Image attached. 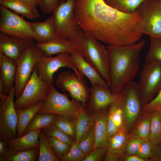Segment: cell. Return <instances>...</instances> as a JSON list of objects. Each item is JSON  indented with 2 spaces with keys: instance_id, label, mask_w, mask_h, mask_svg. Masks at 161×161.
Masks as SVG:
<instances>
[{
  "instance_id": "cell-1",
  "label": "cell",
  "mask_w": 161,
  "mask_h": 161,
  "mask_svg": "<svg viewBox=\"0 0 161 161\" xmlns=\"http://www.w3.org/2000/svg\"><path fill=\"white\" fill-rule=\"evenodd\" d=\"M74 13L82 30L107 45L134 44L142 35L136 31L141 19L136 11L120 12L108 5L104 0H75Z\"/></svg>"
},
{
  "instance_id": "cell-2",
  "label": "cell",
  "mask_w": 161,
  "mask_h": 161,
  "mask_svg": "<svg viewBox=\"0 0 161 161\" xmlns=\"http://www.w3.org/2000/svg\"><path fill=\"white\" fill-rule=\"evenodd\" d=\"M138 42L120 46L107 45L110 72V88L112 93H119L128 83L132 81L140 68V54L145 44Z\"/></svg>"
},
{
  "instance_id": "cell-3",
  "label": "cell",
  "mask_w": 161,
  "mask_h": 161,
  "mask_svg": "<svg viewBox=\"0 0 161 161\" xmlns=\"http://www.w3.org/2000/svg\"><path fill=\"white\" fill-rule=\"evenodd\" d=\"M70 40L73 47L81 53L110 87L109 61L107 47L88 33L82 30L77 37Z\"/></svg>"
},
{
  "instance_id": "cell-4",
  "label": "cell",
  "mask_w": 161,
  "mask_h": 161,
  "mask_svg": "<svg viewBox=\"0 0 161 161\" xmlns=\"http://www.w3.org/2000/svg\"><path fill=\"white\" fill-rule=\"evenodd\" d=\"M83 107L79 101L75 99L71 100L66 93L62 94L58 91L53 83L50 85V92L47 99L44 102L37 114H53L75 121Z\"/></svg>"
},
{
  "instance_id": "cell-5",
  "label": "cell",
  "mask_w": 161,
  "mask_h": 161,
  "mask_svg": "<svg viewBox=\"0 0 161 161\" xmlns=\"http://www.w3.org/2000/svg\"><path fill=\"white\" fill-rule=\"evenodd\" d=\"M136 11L141 18L136 32L161 39V0H145Z\"/></svg>"
},
{
  "instance_id": "cell-6",
  "label": "cell",
  "mask_w": 161,
  "mask_h": 161,
  "mask_svg": "<svg viewBox=\"0 0 161 161\" xmlns=\"http://www.w3.org/2000/svg\"><path fill=\"white\" fill-rule=\"evenodd\" d=\"M75 0H61L53 11L58 37L72 40L79 35L82 30L74 13Z\"/></svg>"
},
{
  "instance_id": "cell-7",
  "label": "cell",
  "mask_w": 161,
  "mask_h": 161,
  "mask_svg": "<svg viewBox=\"0 0 161 161\" xmlns=\"http://www.w3.org/2000/svg\"><path fill=\"white\" fill-rule=\"evenodd\" d=\"M143 106L151 100L161 89V62H146L140 74L138 83Z\"/></svg>"
},
{
  "instance_id": "cell-8",
  "label": "cell",
  "mask_w": 161,
  "mask_h": 161,
  "mask_svg": "<svg viewBox=\"0 0 161 161\" xmlns=\"http://www.w3.org/2000/svg\"><path fill=\"white\" fill-rule=\"evenodd\" d=\"M51 84L39 76L35 66L21 94L14 102L15 108L24 109L46 101L49 93Z\"/></svg>"
},
{
  "instance_id": "cell-9",
  "label": "cell",
  "mask_w": 161,
  "mask_h": 161,
  "mask_svg": "<svg viewBox=\"0 0 161 161\" xmlns=\"http://www.w3.org/2000/svg\"><path fill=\"white\" fill-rule=\"evenodd\" d=\"M35 43L30 45L16 61L17 68L14 87L16 99L21 94L39 59L44 55Z\"/></svg>"
},
{
  "instance_id": "cell-10",
  "label": "cell",
  "mask_w": 161,
  "mask_h": 161,
  "mask_svg": "<svg viewBox=\"0 0 161 161\" xmlns=\"http://www.w3.org/2000/svg\"><path fill=\"white\" fill-rule=\"evenodd\" d=\"M14 86L8 95L0 96V139L8 141L17 137L18 117L15 107Z\"/></svg>"
},
{
  "instance_id": "cell-11",
  "label": "cell",
  "mask_w": 161,
  "mask_h": 161,
  "mask_svg": "<svg viewBox=\"0 0 161 161\" xmlns=\"http://www.w3.org/2000/svg\"><path fill=\"white\" fill-rule=\"evenodd\" d=\"M54 83L63 91L68 92L74 99L84 106L88 101L90 88L87 86L84 76L78 70L72 72L64 71L60 73Z\"/></svg>"
},
{
  "instance_id": "cell-12",
  "label": "cell",
  "mask_w": 161,
  "mask_h": 161,
  "mask_svg": "<svg viewBox=\"0 0 161 161\" xmlns=\"http://www.w3.org/2000/svg\"><path fill=\"white\" fill-rule=\"evenodd\" d=\"M120 92L124 124L126 128H130L134 124L143 107L138 83L133 80L128 83Z\"/></svg>"
},
{
  "instance_id": "cell-13",
  "label": "cell",
  "mask_w": 161,
  "mask_h": 161,
  "mask_svg": "<svg viewBox=\"0 0 161 161\" xmlns=\"http://www.w3.org/2000/svg\"><path fill=\"white\" fill-rule=\"evenodd\" d=\"M0 31L9 35L33 39L31 22L1 5Z\"/></svg>"
},
{
  "instance_id": "cell-14",
  "label": "cell",
  "mask_w": 161,
  "mask_h": 161,
  "mask_svg": "<svg viewBox=\"0 0 161 161\" xmlns=\"http://www.w3.org/2000/svg\"><path fill=\"white\" fill-rule=\"evenodd\" d=\"M35 66L39 76L50 84L54 83L53 74L61 67H67L73 69L75 72L78 70L69 52L58 54L55 57L44 55L39 59Z\"/></svg>"
},
{
  "instance_id": "cell-15",
  "label": "cell",
  "mask_w": 161,
  "mask_h": 161,
  "mask_svg": "<svg viewBox=\"0 0 161 161\" xmlns=\"http://www.w3.org/2000/svg\"><path fill=\"white\" fill-rule=\"evenodd\" d=\"M34 43L33 39L13 36L0 32V52L16 61L30 45Z\"/></svg>"
},
{
  "instance_id": "cell-16",
  "label": "cell",
  "mask_w": 161,
  "mask_h": 161,
  "mask_svg": "<svg viewBox=\"0 0 161 161\" xmlns=\"http://www.w3.org/2000/svg\"><path fill=\"white\" fill-rule=\"evenodd\" d=\"M70 54L72 61L78 70L89 79L92 86L100 85L111 91L106 81L85 59L79 51L75 48Z\"/></svg>"
},
{
  "instance_id": "cell-17",
  "label": "cell",
  "mask_w": 161,
  "mask_h": 161,
  "mask_svg": "<svg viewBox=\"0 0 161 161\" xmlns=\"http://www.w3.org/2000/svg\"><path fill=\"white\" fill-rule=\"evenodd\" d=\"M90 88L88 106L94 111L107 108L118 98V94L114 95L111 91L100 85L92 86Z\"/></svg>"
},
{
  "instance_id": "cell-18",
  "label": "cell",
  "mask_w": 161,
  "mask_h": 161,
  "mask_svg": "<svg viewBox=\"0 0 161 161\" xmlns=\"http://www.w3.org/2000/svg\"><path fill=\"white\" fill-rule=\"evenodd\" d=\"M33 39L37 43L44 42L57 38L52 14L44 21L31 22Z\"/></svg>"
},
{
  "instance_id": "cell-19",
  "label": "cell",
  "mask_w": 161,
  "mask_h": 161,
  "mask_svg": "<svg viewBox=\"0 0 161 161\" xmlns=\"http://www.w3.org/2000/svg\"><path fill=\"white\" fill-rule=\"evenodd\" d=\"M108 108L95 111L93 115L95 134L93 149L97 147H107L108 140L107 129Z\"/></svg>"
},
{
  "instance_id": "cell-20",
  "label": "cell",
  "mask_w": 161,
  "mask_h": 161,
  "mask_svg": "<svg viewBox=\"0 0 161 161\" xmlns=\"http://www.w3.org/2000/svg\"><path fill=\"white\" fill-rule=\"evenodd\" d=\"M0 80L8 94L14 86L17 68L16 61L0 52Z\"/></svg>"
},
{
  "instance_id": "cell-21",
  "label": "cell",
  "mask_w": 161,
  "mask_h": 161,
  "mask_svg": "<svg viewBox=\"0 0 161 161\" xmlns=\"http://www.w3.org/2000/svg\"><path fill=\"white\" fill-rule=\"evenodd\" d=\"M130 136L126 127L123 125L115 134L109 138L107 153L115 156L120 160H122Z\"/></svg>"
},
{
  "instance_id": "cell-22",
  "label": "cell",
  "mask_w": 161,
  "mask_h": 161,
  "mask_svg": "<svg viewBox=\"0 0 161 161\" xmlns=\"http://www.w3.org/2000/svg\"><path fill=\"white\" fill-rule=\"evenodd\" d=\"M41 130H32L22 136L10 140L7 142V147L20 151L38 148L39 135Z\"/></svg>"
},
{
  "instance_id": "cell-23",
  "label": "cell",
  "mask_w": 161,
  "mask_h": 161,
  "mask_svg": "<svg viewBox=\"0 0 161 161\" xmlns=\"http://www.w3.org/2000/svg\"><path fill=\"white\" fill-rule=\"evenodd\" d=\"M35 45L47 56L64 52L70 53L75 49L70 40L58 37L53 40Z\"/></svg>"
},
{
  "instance_id": "cell-24",
  "label": "cell",
  "mask_w": 161,
  "mask_h": 161,
  "mask_svg": "<svg viewBox=\"0 0 161 161\" xmlns=\"http://www.w3.org/2000/svg\"><path fill=\"white\" fill-rule=\"evenodd\" d=\"M0 4L16 13L29 19H35L40 16L36 7L21 0H2L0 1Z\"/></svg>"
},
{
  "instance_id": "cell-25",
  "label": "cell",
  "mask_w": 161,
  "mask_h": 161,
  "mask_svg": "<svg viewBox=\"0 0 161 161\" xmlns=\"http://www.w3.org/2000/svg\"><path fill=\"white\" fill-rule=\"evenodd\" d=\"M93 115L84 108L79 113L75 122V142L78 144L88 134L93 122Z\"/></svg>"
},
{
  "instance_id": "cell-26",
  "label": "cell",
  "mask_w": 161,
  "mask_h": 161,
  "mask_svg": "<svg viewBox=\"0 0 161 161\" xmlns=\"http://www.w3.org/2000/svg\"><path fill=\"white\" fill-rule=\"evenodd\" d=\"M44 102H41L35 105L24 109H16L18 117L17 137L24 134L27 126L37 113Z\"/></svg>"
},
{
  "instance_id": "cell-27",
  "label": "cell",
  "mask_w": 161,
  "mask_h": 161,
  "mask_svg": "<svg viewBox=\"0 0 161 161\" xmlns=\"http://www.w3.org/2000/svg\"><path fill=\"white\" fill-rule=\"evenodd\" d=\"M39 148L24 151H17L7 147L4 154L0 156V161H38Z\"/></svg>"
},
{
  "instance_id": "cell-28",
  "label": "cell",
  "mask_w": 161,
  "mask_h": 161,
  "mask_svg": "<svg viewBox=\"0 0 161 161\" xmlns=\"http://www.w3.org/2000/svg\"><path fill=\"white\" fill-rule=\"evenodd\" d=\"M143 112V113L135 124L131 133L130 134V137L137 138L143 140H149L151 112Z\"/></svg>"
},
{
  "instance_id": "cell-29",
  "label": "cell",
  "mask_w": 161,
  "mask_h": 161,
  "mask_svg": "<svg viewBox=\"0 0 161 161\" xmlns=\"http://www.w3.org/2000/svg\"><path fill=\"white\" fill-rule=\"evenodd\" d=\"M56 117V114H36L27 126L24 134L32 130L42 129L54 124Z\"/></svg>"
},
{
  "instance_id": "cell-30",
  "label": "cell",
  "mask_w": 161,
  "mask_h": 161,
  "mask_svg": "<svg viewBox=\"0 0 161 161\" xmlns=\"http://www.w3.org/2000/svg\"><path fill=\"white\" fill-rule=\"evenodd\" d=\"M38 161H59L53 154L51 148L48 137L42 129L39 137Z\"/></svg>"
},
{
  "instance_id": "cell-31",
  "label": "cell",
  "mask_w": 161,
  "mask_h": 161,
  "mask_svg": "<svg viewBox=\"0 0 161 161\" xmlns=\"http://www.w3.org/2000/svg\"><path fill=\"white\" fill-rule=\"evenodd\" d=\"M145 0H104L112 8L125 13L136 11L138 6Z\"/></svg>"
},
{
  "instance_id": "cell-32",
  "label": "cell",
  "mask_w": 161,
  "mask_h": 161,
  "mask_svg": "<svg viewBox=\"0 0 161 161\" xmlns=\"http://www.w3.org/2000/svg\"><path fill=\"white\" fill-rule=\"evenodd\" d=\"M149 140L153 146L161 143V111L151 112Z\"/></svg>"
},
{
  "instance_id": "cell-33",
  "label": "cell",
  "mask_w": 161,
  "mask_h": 161,
  "mask_svg": "<svg viewBox=\"0 0 161 161\" xmlns=\"http://www.w3.org/2000/svg\"><path fill=\"white\" fill-rule=\"evenodd\" d=\"M49 143L51 150L60 161L69 151L71 145L51 137H48Z\"/></svg>"
},
{
  "instance_id": "cell-34",
  "label": "cell",
  "mask_w": 161,
  "mask_h": 161,
  "mask_svg": "<svg viewBox=\"0 0 161 161\" xmlns=\"http://www.w3.org/2000/svg\"><path fill=\"white\" fill-rule=\"evenodd\" d=\"M48 137H53L61 141L72 145L75 140L58 128L54 124L42 129Z\"/></svg>"
},
{
  "instance_id": "cell-35",
  "label": "cell",
  "mask_w": 161,
  "mask_h": 161,
  "mask_svg": "<svg viewBox=\"0 0 161 161\" xmlns=\"http://www.w3.org/2000/svg\"><path fill=\"white\" fill-rule=\"evenodd\" d=\"M56 117L54 124L63 132L75 140V122L59 115Z\"/></svg>"
},
{
  "instance_id": "cell-36",
  "label": "cell",
  "mask_w": 161,
  "mask_h": 161,
  "mask_svg": "<svg viewBox=\"0 0 161 161\" xmlns=\"http://www.w3.org/2000/svg\"><path fill=\"white\" fill-rule=\"evenodd\" d=\"M157 60L161 62V39L150 37V46L145 61Z\"/></svg>"
},
{
  "instance_id": "cell-37",
  "label": "cell",
  "mask_w": 161,
  "mask_h": 161,
  "mask_svg": "<svg viewBox=\"0 0 161 161\" xmlns=\"http://www.w3.org/2000/svg\"><path fill=\"white\" fill-rule=\"evenodd\" d=\"M95 143V134L93 120L88 134L78 144V145L86 156L93 150Z\"/></svg>"
},
{
  "instance_id": "cell-38",
  "label": "cell",
  "mask_w": 161,
  "mask_h": 161,
  "mask_svg": "<svg viewBox=\"0 0 161 161\" xmlns=\"http://www.w3.org/2000/svg\"><path fill=\"white\" fill-rule=\"evenodd\" d=\"M86 157L75 141L68 152L60 160L61 161H83Z\"/></svg>"
},
{
  "instance_id": "cell-39",
  "label": "cell",
  "mask_w": 161,
  "mask_h": 161,
  "mask_svg": "<svg viewBox=\"0 0 161 161\" xmlns=\"http://www.w3.org/2000/svg\"><path fill=\"white\" fill-rule=\"evenodd\" d=\"M144 140L139 138L131 137L130 136L125 148L124 156L136 155Z\"/></svg>"
},
{
  "instance_id": "cell-40",
  "label": "cell",
  "mask_w": 161,
  "mask_h": 161,
  "mask_svg": "<svg viewBox=\"0 0 161 161\" xmlns=\"http://www.w3.org/2000/svg\"><path fill=\"white\" fill-rule=\"evenodd\" d=\"M143 112L161 111V89L155 96L142 107Z\"/></svg>"
},
{
  "instance_id": "cell-41",
  "label": "cell",
  "mask_w": 161,
  "mask_h": 161,
  "mask_svg": "<svg viewBox=\"0 0 161 161\" xmlns=\"http://www.w3.org/2000/svg\"><path fill=\"white\" fill-rule=\"evenodd\" d=\"M107 152L106 148L99 147L94 148L87 155L83 161H100L104 160Z\"/></svg>"
},
{
  "instance_id": "cell-42",
  "label": "cell",
  "mask_w": 161,
  "mask_h": 161,
  "mask_svg": "<svg viewBox=\"0 0 161 161\" xmlns=\"http://www.w3.org/2000/svg\"><path fill=\"white\" fill-rule=\"evenodd\" d=\"M152 147L153 145L149 140H144L136 155L148 161L151 156Z\"/></svg>"
},
{
  "instance_id": "cell-43",
  "label": "cell",
  "mask_w": 161,
  "mask_h": 161,
  "mask_svg": "<svg viewBox=\"0 0 161 161\" xmlns=\"http://www.w3.org/2000/svg\"><path fill=\"white\" fill-rule=\"evenodd\" d=\"M61 1V0H41L39 6L44 14H50L59 5Z\"/></svg>"
},
{
  "instance_id": "cell-44",
  "label": "cell",
  "mask_w": 161,
  "mask_h": 161,
  "mask_svg": "<svg viewBox=\"0 0 161 161\" xmlns=\"http://www.w3.org/2000/svg\"><path fill=\"white\" fill-rule=\"evenodd\" d=\"M107 129L108 139L115 134L118 130L114 123L112 112L109 109L107 120Z\"/></svg>"
},
{
  "instance_id": "cell-45",
  "label": "cell",
  "mask_w": 161,
  "mask_h": 161,
  "mask_svg": "<svg viewBox=\"0 0 161 161\" xmlns=\"http://www.w3.org/2000/svg\"><path fill=\"white\" fill-rule=\"evenodd\" d=\"M151 161H161V143L153 146Z\"/></svg>"
},
{
  "instance_id": "cell-46",
  "label": "cell",
  "mask_w": 161,
  "mask_h": 161,
  "mask_svg": "<svg viewBox=\"0 0 161 161\" xmlns=\"http://www.w3.org/2000/svg\"><path fill=\"white\" fill-rule=\"evenodd\" d=\"M125 161H147V160L142 158L136 155L124 156L122 160Z\"/></svg>"
},
{
  "instance_id": "cell-47",
  "label": "cell",
  "mask_w": 161,
  "mask_h": 161,
  "mask_svg": "<svg viewBox=\"0 0 161 161\" xmlns=\"http://www.w3.org/2000/svg\"><path fill=\"white\" fill-rule=\"evenodd\" d=\"M27 4L34 7L39 5L41 0H21Z\"/></svg>"
},
{
  "instance_id": "cell-48",
  "label": "cell",
  "mask_w": 161,
  "mask_h": 161,
  "mask_svg": "<svg viewBox=\"0 0 161 161\" xmlns=\"http://www.w3.org/2000/svg\"><path fill=\"white\" fill-rule=\"evenodd\" d=\"M7 146L6 143L0 140V156H2L4 154Z\"/></svg>"
},
{
  "instance_id": "cell-49",
  "label": "cell",
  "mask_w": 161,
  "mask_h": 161,
  "mask_svg": "<svg viewBox=\"0 0 161 161\" xmlns=\"http://www.w3.org/2000/svg\"><path fill=\"white\" fill-rule=\"evenodd\" d=\"M2 0H0V1H1Z\"/></svg>"
}]
</instances>
